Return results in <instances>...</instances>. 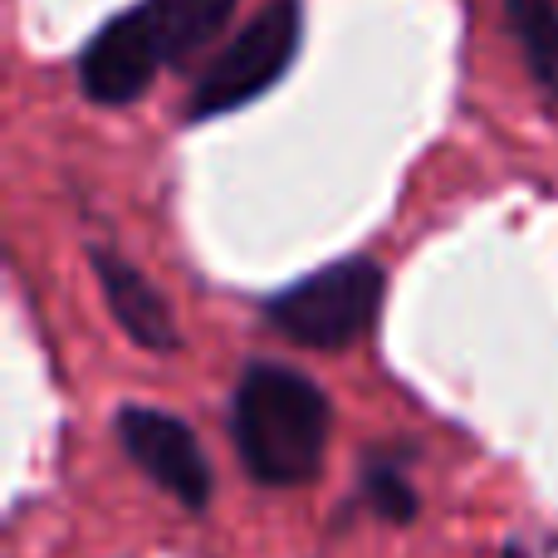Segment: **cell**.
Masks as SVG:
<instances>
[{
	"label": "cell",
	"mask_w": 558,
	"mask_h": 558,
	"mask_svg": "<svg viewBox=\"0 0 558 558\" xmlns=\"http://www.w3.org/2000/svg\"><path fill=\"white\" fill-rule=\"evenodd\" d=\"M333 432V407L324 387L284 363H251L231 397V441L251 481L294 485L318 481Z\"/></svg>",
	"instance_id": "cell-1"
},
{
	"label": "cell",
	"mask_w": 558,
	"mask_h": 558,
	"mask_svg": "<svg viewBox=\"0 0 558 558\" xmlns=\"http://www.w3.org/2000/svg\"><path fill=\"white\" fill-rule=\"evenodd\" d=\"M383 289V265L367 255H348V260H333L318 275H304L299 284L279 289L265 304V318L299 348H348L373 328Z\"/></svg>",
	"instance_id": "cell-2"
},
{
	"label": "cell",
	"mask_w": 558,
	"mask_h": 558,
	"mask_svg": "<svg viewBox=\"0 0 558 558\" xmlns=\"http://www.w3.org/2000/svg\"><path fill=\"white\" fill-rule=\"evenodd\" d=\"M299 39H304V5L299 0H270L260 5L235 39L211 59L202 78H196L192 98H186V123H206L245 108L251 98H260L265 88H275L284 78V69L294 64Z\"/></svg>",
	"instance_id": "cell-3"
},
{
	"label": "cell",
	"mask_w": 558,
	"mask_h": 558,
	"mask_svg": "<svg viewBox=\"0 0 558 558\" xmlns=\"http://www.w3.org/2000/svg\"><path fill=\"white\" fill-rule=\"evenodd\" d=\"M113 432L123 441L128 461L153 485H162L182 510L202 514L211 505V461H206L202 441L182 416L157 412V407H123L113 416Z\"/></svg>",
	"instance_id": "cell-4"
},
{
	"label": "cell",
	"mask_w": 558,
	"mask_h": 558,
	"mask_svg": "<svg viewBox=\"0 0 558 558\" xmlns=\"http://www.w3.org/2000/svg\"><path fill=\"white\" fill-rule=\"evenodd\" d=\"M157 69H167L162 49H157V35L147 25L143 5H133L123 15H113L84 45V54H78V84H84V94L94 104L128 108L147 94Z\"/></svg>",
	"instance_id": "cell-5"
},
{
	"label": "cell",
	"mask_w": 558,
	"mask_h": 558,
	"mask_svg": "<svg viewBox=\"0 0 558 558\" xmlns=\"http://www.w3.org/2000/svg\"><path fill=\"white\" fill-rule=\"evenodd\" d=\"M88 260H94V275H98V284H104V299H108V308H113V318L123 324V333L133 338L137 348H147V353H172L177 318H172V308H167V299L157 294L153 279L137 270V265H128L123 255L104 251V245H94Z\"/></svg>",
	"instance_id": "cell-6"
},
{
	"label": "cell",
	"mask_w": 558,
	"mask_h": 558,
	"mask_svg": "<svg viewBox=\"0 0 558 558\" xmlns=\"http://www.w3.org/2000/svg\"><path fill=\"white\" fill-rule=\"evenodd\" d=\"M143 15L157 35L162 64L177 69L206 49L216 39V29H226V20L235 15V0H143Z\"/></svg>",
	"instance_id": "cell-7"
},
{
	"label": "cell",
	"mask_w": 558,
	"mask_h": 558,
	"mask_svg": "<svg viewBox=\"0 0 558 558\" xmlns=\"http://www.w3.org/2000/svg\"><path fill=\"white\" fill-rule=\"evenodd\" d=\"M505 15H510L530 74L558 104V0H505Z\"/></svg>",
	"instance_id": "cell-8"
},
{
	"label": "cell",
	"mask_w": 558,
	"mask_h": 558,
	"mask_svg": "<svg viewBox=\"0 0 558 558\" xmlns=\"http://www.w3.org/2000/svg\"><path fill=\"white\" fill-rule=\"evenodd\" d=\"M363 495L367 505L377 510V520H392V524H407L416 514V490L412 481L402 475V465L383 461V456H373L363 471Z\"/></svg>",
	"instance_id": "cell-9"
}]
</instances>
